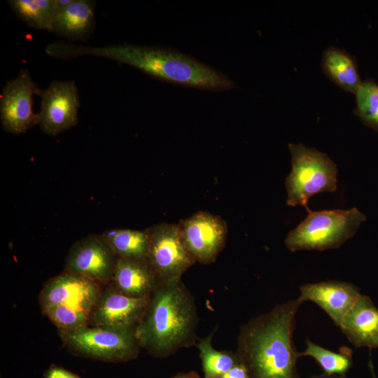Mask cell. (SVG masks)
I'll return each instance as SVG.
<instances>
[{
  "mask_svg": "<svg viewBox=\"0 0 378 378\" xmlns=\"http://www.w3.org/2000/svg\"><path fill=\"white\" fill-rule=\"evenodd\" d=\"M216 329L207 337L198 338L196 346L202 361L203 378H219L239 363L236 353L218 351L212 346V338Z\"/></svg>",
  "mask_w": 378,
  "mask_h": 378,
  "instance_id": "44dd1931",
  "label": "cell"
},
{
  "mask_svg": "<svg viewBox=\"0 0 378 378\" xmlns=\"http://www.w3.org/2000/svg\"><path fill=\"white\" fill-rule=\"evenodd\" d=\"M307 212V217L285 239L286 246L292 252L339 248L367 219L356 207L318 211L309 209Z\"/></svg>",
  "mask_w": 378,
  "mask_h": 378,
  "instance_id": "277c9868",
  "label": "cell"
},
{
  "mask_svg": "<svg viewBox=\"0 0 378 378\" xmlns=\"http://www.w3.org/2000/svg\"><path fill=\"white\" fill-rule=\"evenodd\" d=\"M104 286L85 277L62 272L43 285L38 303L41 311L57 308L88 315Z\"/></svg>",
  "mask_w": 378,
  "mask_h": 378,
  "instance_id": "ba28073f",
  "label": "cell"
},
{
  "mask_svg": "<svg viewBox=\"0 0 378 378\" xmlns=\"http://www.w3.org/2000/svg\"><path fill=\"white\" fill-rule=\"evenodd\" d=\"M171 378H200V377L196 372L191 371L188 372L178 373Z\"/></svg>",
  "mask_w": 378,
  "mask_h": 378,
  "instance_id": "484cf974",
  "label": "cell"
},
{
  "mask_svg": "<svg viewBox=\"0 0 378 378\" xmlns=\"http://www.w3.org/2000/svg\"><path fill=\"white\" fill-rule=\"evenodd\" d=\"M292 170L285 180L287 204L307 210L314 195L337 190L336 164L324 153L302 144H289Z\"/></svg>",
  "mask_w": 378,
  "mask_h": 378,
  "instance_id": "5b68a950",
  "label": "cell"
},
{
  "mask_svg": "<svg viewBox=\"0 0 378 378\" xmlns=\"http://www.w3.org/2000/svg\"><path fill=\"white\" fill-rule=\"evenodd\" d=\"M95 5L92 0H74L57 13L52 32L68 41L86 40L94 27Z\"/></svg>",
  "mask_w": 378,
  "mask_h": 378,
  "instance_id": "e0dca14e",
  "label": "cell"
},
{
  "mask_svg": "<svg viewBox=\"0 0 378 378\" xmlns=\"http://www.w3.org/2000/svg\"><path fill=\"white\" fill-rule=\"evenodd\" d=\"M183 244L196 262H214L225 245L226 222L220 216L198 211L179 223Z\"/></svg>",
  "mask_w": 378,
  "mask_h": 378,
  "instance_id": "8fae6325",
  "label": "cell"
},
{
  "mask_svg": "<svg viewBox=\"0 0 378 378\" xmlns=\"http://www.w3.org/2000/svg\"><path fill=\"white\" fill-rule=\"evenodd\" d=\"M149 299L125 295L109 284L104 286L90 312L89 326L135 330L146 312Z\"/></svg>",
  "mask_w": 378,
  "mask_h": 378,
  "instance_id": "4fadbf2b",
  "label": "cell"
},
{
  "mask_svg": "<svg viewBox=\"0 0 378 378\" xmlns=\"http://www.w3.org/2000/svg\"><path fill=\"white\" fill-rule=\"evenodd\" d=\"M219 378H249V376L245 366L239 362Z\"/></svg>",
  "mask_w": 378,
  "mask_h": 378,
  "instance_id": "d4e9b609",
  "label": "cell"
},
{
  "mask_svg": "<svg viewBox=\"0 0 378 378\" xmlns=\"http://www.w3.org/2000/svg\"><path fill=\"white\" fill-rule=\"evenodd\" d=\"M38 96V125L44 133L56 136L77 125L80 103L74 81L53 80L48 88L40 90Z\"/></svg>",
  "mask_w": 378,
  "mask_h": 378,
  "instance_id": "7c38bea8",
  "label": "cell"
},
{
  "mask_svg": "<svg viewBox=\"0 0 378 378\" xmlns=\"http://www.w3.org/2000/svg\"><path fill=\"white\" fill-rule=\"evenodd\" d=\"M298 299L274 307L240 328L236 354L249 378H300L293 342Z\"/></svg>",
  "mask_w": 378,
  "mask_h": 378,
  "instance_id": "6da1fadb",
  "label": "cell"
},
{
  "mask_svg": "<svg viewBox=\"0 0 378 378\" xmlns=\"http://www.w3.org/2000/svg\"><path fill=\"white\" fill-rule=\"evenodd\" d=\"M368 365H369V369H370L371 374H372V378H377V377L375 375V372H374V366L372 365V362L371 359H370V360H369Z\"/></svg>",
  "mask_w": 378,
  "mask_h": 378,
  "instance_id": "83f0119b",
  "label": "cell"
},
{
  "mask_svg": "<svg viewBox=\"0 0 378 378\" xmlns=\"http://www.w3.org/2000/svg\"><path fill=\"white\" fill-rule=\"evenodd\" d=\"M102 234L118 258L146 260L149 244L146 229H111L104 231Z\"/></svg>",
  "mask_w": 378,
  "mask_h": 378,
  "instance_id": "d6986e66",
  "label": "cell"
},
{
  "mask_svg": "<svg viewBox=\"0 0 378 378\" xmlns=\"http://www.w3.org/2000/svg\"><path fill=\"white\" fill-rule=\"evenodd\" d=\"M197 323L195 298L181 281L160 282L150 296L135 335L141 348L164 358L196 344Z\"/></svg>",
  "mask_w": 378,
  "mask_h": 378,
  "instance_id": "3957f363",
  "label": "cell"
},
{
  "mask_svg": "<svg viewBox=\"0 0 378 378\" xmlns=\"http://www.w3.org/2000/svg\"><path fill=\"white\" fill-rule=\"evenodd\" d=\"M44 378H80L76 374L56 365H51L43 373Z\"/></svg>",
  "mask_w": 378,
  "mask_h": 378,
  "instance_id": "cb8c5ba5",
  "label": "cell"
},
{
  "mask_svg": "<svg viewBox=\"0 0 378 378\" xmlns=\"http://www.w3.org/2000/svg\"><path fill=\"white\" fill-rule=\"evenodd\" d=\"M160 283L146 260L118 258L110 284L125 295L144 298H149Z\"/></svg>",
  "mask_w": 378,
  "mask_h": 378,
  "instance_id": "9a60e30c",
  "label": "cell"
},
{
  "mask_svg": "<svg viewBox=\"0 0 378 378\" xmlns=\"http://www.w3.org/2000/svg\"><path fill=\"white\" fill-rule=\"evenodd\" d=\"M321 67L332 82L346 92L356 94L362 83L355 57L344 49L333 46L326 48Z\"/></svg>",
  "mask_w": 378,
  "mask_h": 378,
  "instance_id": "ac0fdd59",
  "label": "cell"
},
{
  "mask_svg": "<svg viewBox=\"0 0 378 378\" xmlns=\"http://www.w3.org/2000/svg\"><path fill=\"white\" fill-rule=\"evenodd\" d=\"M298 299L301 303L314 302L338 327L361 295L354 285L335 280L302 285Z\"/></svg>",
  "mask_w": 378,
  "mask_h": 378,
  "instance_id": "5bb4252c",
  "label": "cell"
},
{
  "mask_svg": "<svg viewBox=\"0 0 378 378\" xmlns=\"http://www.w3.org/2000/svg\"><path fill=\"white\" fill-rule=\"evenodd\" d=\"M40 89L27 69H22L8 81L0 96V119L4 130L19 134L38 125L39 115L33 111V97Z\"/></svg>",
  "mask_w": 378,
  "mask_h": 378,
  "instance_id": "30bf717a",
  "label": "cell"
},
{
  "mask_svg": "<svg viewBox=\"0 0 378 378\" xmlns=\"http://www.w3.org/2000/svg\"><path fill=\"white\" fill-rule=\"evenodd\" d=\"M340 328L356 347H378V309L368 296L360 295Z\"/></svg>",
  "mask_w": 378,
  "mask_h": 378,
  "instance_id": "2e32d148",
  "label": "cell"
},
{
  "mask_svg": "<svg viewBox=\"0 0 378 378\" xmlns=\"http://www.w3.org/2000/svg\"><path fill=\"white\" fill-rule=\"evenodd\" d=\"M300 356L314 358L327 375L345 376L353 365L352 351L349 348L342 347L339 352H335L309 340H307L306 349Z\"/></svg>",
  "mask_w": 378,
  "mask_h": 378,
  "instance_id": "7402d4cb",
  "label": "cell"
},
{
  "mask_svg": "<svg viewBox=\"0 0 378 378\" xmlns=\"http://www.w3.org/2000/svg\"><path fill=\"white\" fill-rule=\"evenodd\" d=\"M6 2L29 27L52 32L53 22L59 12L55 0H9Z\"/></svg>",
  "mask_w": 378,
  "mask_h": 378,
  "instance_id": "ffe728a7",
  "label": "cell"
},
{
  "mask_svg": "<svg viewBox=\"0 0 378 378\" xmlns=\"http://www.w3.org/2000/svg\"><path fill=\"white\" fill-rule=\"evenodd\" d=\"M146 230L149 238L146 261L160 282L181 281L182 275L196 262L183 244L178 223H161Z\"/></svg>",
  "mask_w": 378,
  "mask_h": 378,
  "instance_id": "52a82bcc",
  "label": "cell"
},
{
  "mask_svg": "<svg viewBox=\"0 0 378 378\" xmlns=\"http://www.w3.org/2000/svg\"><path fill=\"white\" fill-rule=\"evenodd\" d=\"M67 55L74 59L82 55L106 57L133 66L159 80L183 86L225 90L232 80L217 70L190 55L167 48L121 44L85 46L69 44Z\"/></svg>",
  "mask_w": 378,
  "mask_h": 378,
  "instance_id": "7a4b0ae2",
  "label": "cell"
},
{
  "mask_svg": "<svg viewBox=\"0 0 378 378\" xmlns=\"http://www.w3.org/2000/svg\"><path fill=\"white\" fill-rule=\"evenodd\" d=\"M117 260L102 233L90 234L71 246L63 271L105 286L111 281Z\"/></svg>",
  "mask_w": 378,
  "mask_h": 378,
  "instance_id": "9c48e42d",
  "label": "cell"
},
{
  "mask_svg": "<svg viewBox=\"0 0 378 378\" xmlns=\"http://www.w3.org/2000/svg\"><path fill=\"white\" fill-rule=\"evenodd\" d=\"M355 94V114L364 125L378 132V85L372 80H366Z\"/></svg>",
  "mask_w": 378,
  "mask_h": 378,
  "instance_id": "603a6c76",
  "label": "cell"
},
{
  "mask_svg": "<svg viewBox=\"0 0 378 378\" xmlns=\"http://www.w3.org/2000/svg\"><path fill=\"white\" fill-rule=\"evenodd\" d=\"M310 378H345V376L327 375V374H323L320 375H314L311 377Z\"/></svg>",
  "mask_w": 378,
  "mask_h": 378,
  "instance_id": "4316f807",
  "label": "cell"
},
{
  "mask_svg": "<svg viewBox=\"0 0 378 378\" xmlns=\"http://www.w3.org/2000/svg\"><path fill=\"white\" fill-rule=\"evenodd\" d=\"M65 348L75 356L109 363L127 362L138 357L141 346L135 330L85 326L59 330Z\"/></svg>",
  "mask_w": 378,
  "mask_h": 378,
  "instance_id": "8992f818",
  "label": "cell"
}]
</instances>
